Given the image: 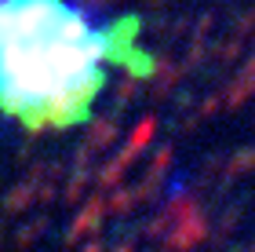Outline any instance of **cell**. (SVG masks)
Returning a JSON list of instances; mask_svg holds the SVG:
<instances>
[{
	"instance_id": "cell-1",
	"label": "cell",
	"mask_w": 255,
	"mask_h": 252,
	"mask_svg": "<svg viewBox=\"0 0 255 252\" xmlns=\"http://www.w3.org/2000/svg\"><path fill=\"white\" fill-rule=\"evenodd\" d=\"M138 37V15H99L77 0H0V117L29 135L84 124L117 70L153 73Z\"/></svg>"
}]
</instances>
